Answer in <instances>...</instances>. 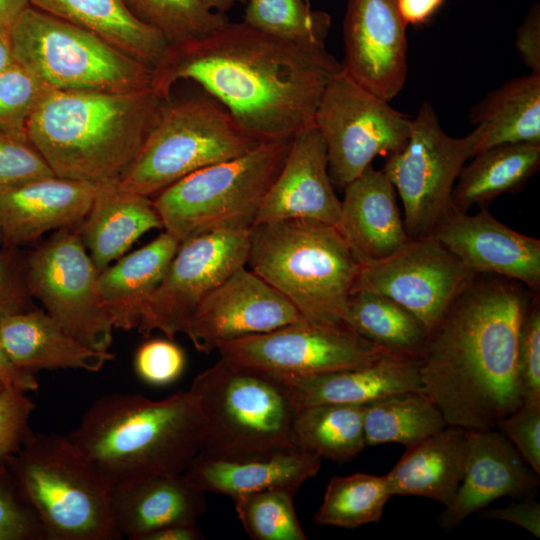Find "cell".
Returning <instances> with one entry per match:
<instances>
[{"mask_svg":"<svg viewBox=\"0 0 540 540\" xmlns=\"http://www.w3.org/2000/svg\"><path fill=\"white\" fill-rule=\"evenodd\" d=\"M0 341L20 368L81 369L97 372L115 355L86 346L40 310L18 313L0 322Z\"/></svg>","mask_w":540,"mask_h":540,"instance_id":"obj_25","label":"cell"},{"mask_svg":"<svg viewBox=\"0 0 540 540\" xmlns=\"http://www.w3.org/2000/svg\"><path fill=\"white\" fill-rule=\"evenodd\" d=\"M26 393L9 386L0 391V462L15 455L33 432L29 421L35 405Z\"/></svg>","mask_w":540,"mask_h":540,"instance_id":"obj_46","label":"cell"},{"mask_svg":"<svg viewBox=\"0 0 540 540\" xmlns=\"http://www.w3.org/2000/svg\"><path fill=\"white\" fill-rule=\"evenodd\" d=\"M472 156L470 134L448 135L434 108L424 102L405 145L386 157L382 168L402 200L409 238L430 236L452 211L455 182Z\"/></svg>","mask_w":540,"mask_h":540,"instance_id":"obj_12","label":"cell"},{"mask_svg":"<svg viewBox=\"0 0 540 540\" xmlns=\"http://www.w3.org/2000/svg\"><path fill=\"white\" fill-rule=\"evenodd\" d=\"M14 61L58 91L153 88L155 70L103 38L28 6L10 27Z\"/></svg>","mask_w":540,"mask_h":540,"instance_id":"obj_9","label":"cell"},{"mask_svg":"<svg viewBox=\"0 0 540 540\" xmlns=\"http://www.w3.org/2000/svg\"><path fill=\"white\" fill-rule=\"evenodd\" d=\"M0 382L25 392L36 391L39 387L34 372L18 367L10 358L0 341Z\"/></svg>","mask_w":540,"mask_h":540,"instance_id":"obj_51","label":"cell"},{"mask_svg":"<svg viewBox=\"0 0 540 540\" xmlns=\"http://www.w3.org/2000/svg\"><path fill=\"white\" fill-rule=\"evenodd\" d=\"M341 69L325 45L302 44L227 22L200 39L169 47L153 88L170 101L173 85L192 80L259 143L291 142L314 127L324 89Z\"/></svg>","mask_w":540,"mask_h":540,"instance_id":"obj_1","label":"cell"},{"mask_svg":"<svg viewBox=\"0 0 540 540\" xmlns=\"http://www.w3.org/2000/svg\"><path fill=\"white\" fill-rule=\"evenodd\" d=\"M290 142H264L199 169L156 194L166 232L180 243L204 233L249 230L286 158Z\"/></svg>","mask_w":540,"mask_h":540,"instance_id":"obj_8","label":"cell"},{"mask_svg":"<svg viewBox=\"0 0 540 540\" xmlns=\"http://www.w3.org/2000/svg\"><path fill=\"white\" fill-rule=\"evenodd\" d=\"M412 124L413 119L358 85L341 67L324 89L314 118L326 143L333 184L344 189L377 156L400 150Z\"/></svg>","mask_w":540,"mask_h":540,"instance_id":"obj_11","label":"cell"},{"mask_svg":"<svg viewBox=\"0 0 540 540\" xmlns=\"http://www.w3.org/2000/svg\"><path fill=\"white\" fill-rule=\"evenodd\" d=\"M206 510V492L183 473L155 474L111 486L110 511L119 536L144 540L173 525H192Z\"/></svg>","mask_w":540,"mask_h":540,"instance_id":"obj_23","label":"cell"},{"mask_svg":"<svg viewBox=\"0 0 540 540\" xmlns=\"http://www.w3.org/2000/svg\"><path fill=\"white\" fill-rule=\"evenodd\" d=\"M430 236L473 273L513 279L539 293L540 240L507 227L486 208L475 215L451 211Z\"/></svg>","mask_w":540,"mask_h":540,"instance_id":"obj_19","label":"cell"},{"mask_svg":"<svg viewBox=\"0 0 540 540\" xmlns=\"http://www.w3.org/2000/svg\"><path fill=\"white\" fill-rule=\"evenodd\" d=\"M259 144L209 95L170 101L118 184L150 197L209 165L238 157Z\"/></svg>","mask_w":540,"mask_h":540,"instance_id":"obj_10","label":"cell"},{"mask_svg":"<svg viewBox=\"0 0 540 540\" xmlns=\"http://www.w3.org/2000/svg\"><path fill=\"white\" fill-rule=\"evenodd\" d=\"M180 242L164 231L142 248L100 271L97 288L114 329H137Z\"/></svg>","mask_w":540,"mask_h":540,"instance_id":"obj_28","label":"cell"},{"mask_svg":"<svg viewBox=\"0 0 540 540\" xmlns=\"http://www.w3.org/2000/svg\"><path fill=\"white\" fill-rule=\"evenodd\" d=\"M346 325L395 356L417 359L428 336L426 325L389 297L356 290L349 297Z\"/></svg>","mask_w":540,"mask_h":540,"instance_id":"obj_34","label":"cell"},{"mask_svg":"<svg viewBox=\"0 0 540 540\" xmlns=\"http://www.w3.org/2000/svg\"><path fill=\"white\" fill-rule=\"evenodd\" d=\"M247 264L307 321L346 325L360 263L335 225L304 219L255 224Z\"/></svg>","mask_w":540,"mask_h":540,"instance_id":"obj_6","label":"cell"},{"mask_svg":"<svg viewBox=\"0 0 540 540\" xmlns=\"http://www.w3.org/2000/svg\"><path fill=\"white\" fill-rule=\"evenodd\" d=\"M467 429L447 425L406 447L385 475L391 496H420L448 508L460 486L467 454Z\"/></svg>","mask_w":540,"mask_h":540,"instance_id":"obj_29","label":"cell"},{"mask_svg":"<svg viewBox=\"0 0 540 540\" xmlns=\"http://www.w3.org/2000/svg\"><path fill=\"white\" fill-rule=\"evenodd\" d=\"M207 9L224 14L236 3H244L247 0H199Z\"/></svg>","mask_w":540,"mask_h":540,"instance_id":"obj_56","label":"cell"},{"mask_svg":"<svg viewBox=\"0 0 540 540\" xmlns=\"http://www.w3.org/2000/svg\"><path fill=\"white\" fill-rule=\"evenodd\" d=\"M337 228L360 264L384 259L410 239L382 169L371 165L344 187Z\"/></svg>","mask_w":540,"mask_h":540,"instance_id":"obj_24","label":"cell"},{"mask_svg":"<svg viewBox=\"0 0 540 540\" xmlns=\"http://www.w3.org/2000/svg\"><path fill=\"white\" fill-rule=\"evenodd\" d=\"M294 491L271 489L237 497L234 506L254 540H306L294 505Z\"/></svg>","mask_w":540,"mask_h":540,"instance_id":"obj_40","label":"cell"},{"mask_svg":"<svg viewBox=\"0 0 540 540\" xmlns=\"http://www.w3.org/2000/svg\"><path fill=\"white\" fill-rule=\"evenodd\" d=\"M133 364L140 380L152 386H166L182 375L186 357L173 339L155 338L138 347Z\"/></svg>","mask_w":540,"mask_h":540,"instance_id":"obj_45","label":"cell"},{"mask_svg":"<svg viewBox=\"0 0 540 540\" xmlns=\"http://www.w3.org/2000/svg\"><path fill=\"white\" fill-rule=\"evenodd\" d=\"M474 275L433 236L410 238L388 257L360 264L352 293L385 295L430 330Z\"/></svg>","mask_w":540,"mask_h":540,"instance_id":"obj_16","label":"cell"},{"mask_svg":"<svg viewBox=\"0 0 540 540\" xmlns=\"http://www.w3.org/2000/svg\"><path fill=\"white\" fill-rule=\"evenodd\" d=\"M406 27L398 0H348L342 70L367 91L392 100L407 76Z\"/></svg>","mask_w":540,"mask_h":540,"instance_id":"obj_17","label":"cell"},{"mask_svg":"<svg viewBox=\"0 0 540 540\" xmlns=\"http://www.w3.org/2000/svg\"><path fill=\"white\" fill-rule=\"evenodd\" d=\"M203 533L192 525H173L149 534L144 540H202Z\"/></svg>","mask_w":540,"mask_h":540,"instance_id":"obj_53","label":"cell"},{"mask_svg":"<svg viewBox=\"0 0 540 540\" xmlns=\"http://www.w3.org/2000/svg\"><path fill=\"white\" fill-rule=\"evenodd\" d=\"M28 6L29 0H0V24L11 26Z\"/></svg>","mask_w":540,"mask_h":540,"instance_id":"obj_54","label":"cell"},{"mask_svg":"<svg viewBox=\"0 0 540 540\" xmlns=\"http://www.w3.org/2000/svg\"><path fill=\"white\" fill-rule=\"evenodd\" d=\"M204 426L190 388L161 400L112 393L96 400L66 436L112 486L149 475L183 473L199 453Z\"/></svg>","mask_w":540,"mask_h":540,"instance_id":"obj_4","label":"cell"},{"mask_svg":"<svg viewBox=\"0 0 540 540\" xmlns=\"http://www.w3.org/2000/svg\"><path fill=\"white\" fill-rule=\"evenodd\" d=\"M447 425L441 411L423 391L398 392L365 404L366 447L385 443L408 447Z\"/></svg>","mask_w":540,"mask_h":540,"instance_id":"obj_36","label":"cell"},{"mask_svg":"<svg viewBox=\"0 0 540 540\" xmlns=\"http://www.w3.org/2000/svg\"><path fill=\"white\" fill-rule=\"evenodd\" d=\"M516 49L532 73L540 74V5L535 3L517 29Z\"/></svg>","mask_w":540,"mask_h":540,"instance_id":"obj_49","label":"cell"},{"mask_svg":"<svg viewBox=\"0 0 540 540\" xmlns=\"http://www.w3.org/2000/svg\"><path fill=\"white\" fill-rule=\"evenodd\" d=\"M7 461L0 462V540H45L38 516Z\"/></svg>","mask_w":540,"mask_h":540,"instance_id":"obj_42","label":"cell"},{"mask_svg":"<svg viewBox=\"0 0 540 540\" xmlns=\"http://www.w3.org/2000/svg\"><path fill=\"white\" fill-rule=\"evenodd\" d=\"M464 165L452 193V211L466 213L505 193L522 190L540 167V144H504L483 150Z\"/></svg>","mask_w":540,"mask_h":540,"instance_id":"obj_33","label":"cell"},{"mask_svg":"<svg viewBox=\"0 0 540 540\" xmlns=\"http://www.w3.org/2000/svg\"><path fill=\"white\" fill-rule=\"evenodd\" d=\"M10 27L0 24V73L15 62L12 54Z\"/></svg>","mask_w":540,"mask_h":540,"instance_id":"obj_55","label":"cell"},{"mask_svg":"<svg viewBox=\"0 0 540 540\" xmlns=\"http://www.w3.org/2000/svg\"><path fill=\"white\" fill-rule=\"evenodd\" d=\"M143 23L159 32L169 47L179 46L224 26V14L207 9L199 0H124Z\"/></svg>","mask_w":540,"mask_h":540,"instance_id":"obj_39","label":"cell"},{"mask_svg":"<svg viewBox=\"0 0 540 540\" xmlns=\"http://www.w3.org/2000/svg\"><path fill=\"white\" fill-rule=\"evenodd\" d=\"M33 298L65 331L97 350H109L113 324L97 288L99 271L76 228H63L27 254Z\"/></svg>","mask_w":540,"mask_h":540,"instance_id":"obj_13","label":"cell"},{"mask_svg":"<svg viewBox=\"0 0 540 540\" xmlns=\"http://www.w3.org/2000/svg\"><path fill=\"white\" fill-rule=\"evenodd\" d=\"M365 404H320L300 408L292 424L296 449L338 463L356 457L365 447Z\"/></svg>","mask_w":540,"mask_h":540,"instance_id":"obj_35","label":"cell"},{"mask_svg":"<svg viewBox=\"0 0 540 540\" xmlns=\"http://www.w3.org/2000/svg\"><path fill=\"white\" fill-rule=\"evenodd\" d=\"M517 371L523 403L540 405V301L539 293L530 299L518 335Z\"/></svg>","mask_w":540,"mask_h":540,"instance_id":"obj_44","label":"cell"},{"mask_svg":"<svg viewBox=\"0 0 540 540\" xmlns=\"http://www.w3.org/2000/svg\"><path fill=\"white\" fill-rule=\"evenodd\" d=\"M445 0H398L399 12L407 25H423L440 9Z\"/></svg>","mask_w":540,"mask_h":540,"instance_id":"obj_52","label":"cell"},{"mask_svg":"<svg viewBox=\"0 0 540 540\" xmlns=\"http://www.w3.org/2000/svg\"><path fill=\"white\" fill-rule=\"evenodd\" d=\"M534 294L516 280L475 274L429 330L418 373L448 425L496 428L523 404L517 344Z\"/></svg>","mask_w":540,"mask_h":540,"instance_id":"obj_2","label":"cell"},{"mask_svg":"<svg viewBox=\"0 0 540 540\" xmlns=\"http://www.w3.org/2000/svg\"><path fill=\"white\" fill-rule=\"evenodd\" d=\"M26 258L19 248H0V322L36 308L28 286Z\"/></svg>","mask_w":540,"mask_h":540,"instance_id":"obj_47","label":"cell"},{"mask_svg":"<svg viewBox=\"0 0 540 540\" xmlns=\"http://www.w3.org/2000/svg\"><path fill=\"white\" fill-rule=\"evenodd\" d=\"M284 378L299 409L320 404H367L398 392L422 391L417 359L392 354L355 369Z\"/></svg>","mask_w":540,"mask_h":540,"instance_id":"obj_26","label":"cell"},{"mask_svg":"<svg viewBox=\"0 0 540 540\" xmlns=\"http://www.w3.org/2000/svg\"><path fill=\"white\" fill-rule=\"evenodd\" d=\"M469 119L473 156L498 145L540 144V74L515 77L489 92Z\"/></svg>","mask_w":540,"mask_h":540,"instance_id":"obj_32","label":"cell"},{"mask_svg":"<svg viewBox=\"0 0 540 540\" xmlns=\"http://www.w3.org/2000/svg\"><path fill=\"white\" fill-rule=\"evenodd\" d=\"M220 357L284 377L369 365L387 353L346 325L307 320L220 343Z\"/></svg>","mask_w":540,"mask_h":540,"instance_id":"obj_15","label":"cell"},{"mask_svg":"<svg viewBox=\"0 0 540 540\" xmlns=\"http://www.w3.org/2000/svg\"><path fill=\"white\" fill-rule=\"evenodd\" d=\"M29 3L94 33L154 70L169 50L164 37L139 20L124 0H29Z\"/></svg>","mask_w":540,"mask_h":540,"instance_id":"obj_31","label":"cell"},{"mask_svg":"<svg viewBox=\"0 0 540 540\" xmlns=\"http://www.w3.org/2000/svg\"><path fill=\"white\" fill-rule=\"evenodd\" d=\"M99 184L56 175L0 192V243L19 248L49 231L77 228L88 214Z\"/></svg>","mask_w":540,"mask_h":540,"instance_id":"obj_22","label":"cell"},{"mask_svg":"<svg viewBox=\"0 0 540 540\" xmlns=\"http://www.w3.org/2000/svg\"><path fill=\"white\" fill-rule=\"evenodd\" d=\"M483 515L516 524L533 536L540 537V504L532 498L511 503L504 508L487 510Z\"/></svg>","mask_w":540,"mask_h":540,"instance_id":"obj_50","label":"cell"},{"mask_svg":"<svg viewBox=\"0 0 540 540\" xmlns=\"http://www.w3.org/2000/svg\"><path fill=\"white\" fill-rule=\"evenodd\" d=\"M304 320L287 298L243 266L203 300L185 334L208 354L222 342Z\"/></svg>","mask_w":540,"mask_h":540,"instance_id":"obj_18","label":"cell"},{"mask_svg":"<svg viewBox=\"0 0 540 540\" xmlns=\"http://www.w3.org/2000/svg\"><path fill=\"white\" fill-rule=\"evenodd\" d=\"M250 231H216L182 241L137 330L174 339L185 334L203 300L237 269L246 266Z\"/></svg>","mask_w":540,"mask_h":540,"instance_id":"obj_14","label":"cell"},{"mask_svg":"<svg viewBox=\"0 0 540 540\" xmlns=\"http://www.w3.org/2000/svg\"><path fill=\"white\" fill-rule=\"evenodd\" d=\"M168 100L154 88L126 92L54 90L26 133L56 176L117 181Z\"/></svg>","mask_w":540,"mask_h":540,"instance_id":"obj_3","label":"cell"},{"mask_svg":"<svg viewBox=\"0 0 540 540\" xmlns=\"http://www.w3.org/2000/svg\"><path fill=\"white\" fill-rule=\"evenodd\" d=\"M321 458L299 449L277 456L243 462L193 458L186 479L204 492L237 497L271 489L296 492L321 467Z\"/></svg>","mask_w":540,"mask_h":540,"instance_id":"obj_30","label":"cell"},{"mask_svg":"<svg viewBox=\"0 0 540 540\" xmlns=\"http://www.w3.org/2000/svg\"><path fill=\"white\" fill-rule=\"evenodd\" d=\"M467 437L463 477L440 517L442 527L457 526L498 498L526 496L539 487V475L501 431L467 430Z\"/></svg>","mask_w":540,"mask_h":540,"instance_id":"obj_21","label":"cell"},{"mask_svg":"<svg viewBox=\"0 0 540 540\" xmlns=\"http://www.w3.org/2000/svg\"><path fill=\"white\" fill-rule=\"evenodd\" d=\"M53 91L44 81L16 62L2 71L0 132L26 133L30 118Z\"/></svg>","mask_w":540,"mask_h":540,"instance_id":"obj_41","label":"cell"},{"mask_svg":"<svg viewBox=\"0 0 540 540\" xmlns=\"http://www.w3.org/2000/svg\"><path fill=\"white\" fill-rule=\"evenodd\" d=\"M190 389L205 421L199 457L243 462L296 449L291 432L299 408L283 376L220 357Z\"/></svg>","mask_w":540,"mask_h":540,"instance_id":"obj_5","label":"cell"},{"mask_svg":"<svg viewBox=\"0 0 540 540\" xmlns=\"http://www.w3.org/2000/svg\"><path fill=\"white\" fill-rule=\"evenodd\" d=\"M340 212L341 200L328 171L326 143L315 126L310 127L290 142L284 163L259 207L255 224L304 219L337 227Z\"/></svg>","mask_w":540,"mask_h":540,"instance_id":"obj_20","label":"cell"},{"mask_svg":"<svg viewBox=\"0 0 540 540\" xmlns=\"http://www.w3.org/2000/svg\"><path fill=\"white\" fill-rule=\"evenodd\" d=\"M243 22L288 41L325 45L331 17L310 7L307 0H247Z\"/></svg>","mask_w":540,"mask_h":540,"instance_id":"obj_38","label":"cell"},{"mask_svg":"<svg viewBox=\"0 0 540 540\" xmlns=\"http://www.w3.org/2000/svg\"><path fill=\"white\" fill-rule=\"evenodd\" d=\"M162 228L152 200L122 188L117 180L98 185L90 210L76 230L100 272L143 234Z\"/></svg>","mask_w":540,"mask_h":540,"instance_id":"obj_27","label":"cell"},{"mask_svg":"<svg viewBox=\"0 0 540 540\" xmlns=\"http://www.w3.org/2000/svg\"><path fill=\"white\" fill-rule=\"evenodd\" d=\"M497 428L514 445L525 462L540 475V405L523 403L502 419Z\"/></svg>","mask_w":540,"mask_h":540,"instance_id":"obj_48","label":"cell"},{"mask_svg":"<svg viewBox=\"0 0 540 540\" xmlns=\"http://www.w3.org/2000/svg\"><path fill=\"white\" fill-rule=\"evenodd\" d=\"M386 477L367 473L334 476L314 521L320 526L355 529L379 522L391 498Z\"/></svg>","mask_w":540,"mask_h":540,"instance_id":"obj_37","label":"cell"},{"mask_svg":"<svg viewBox=\"0 0 540 540\" xmlns=\"http://www.w3.org/2000/svg\"><path fill=\"white\" fill-rule=\"evenodd\" d=\"M7 462L45 540L121 539L111 517V485L66 435L32 432Z\"/></svg>","mask_w":540,"mask_h":540,"instance_id":"obj_7","label":"cell"},{"mask_svg":"<svg viewBox=\"0 0 540 540\" xmlns=\"http://www.w3.org/2000/svg\"><path fill=\"white\" fill-rule=\"evenodd\" d=\"M55 175L26 133L0 132V192Z\"/></svg>","mask_w":540,"mask_h":540,"instance_id":"obj_43","label":"cell"},{"mask_svg":"<svg viewBox=\"0 0 540 540\" xmlns=\"http://www.w3.org/2000/svg\"><path fill=\"white\" fill-rule=\"evenodd\" d=\"M5 387L7 386H5L2 382H0V391H2Z\"/></svg>","mask_w":540,"mask_h":540,"instance_id":"obj_57","label":"cell"}]
</instances>
